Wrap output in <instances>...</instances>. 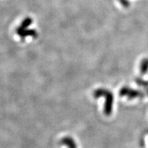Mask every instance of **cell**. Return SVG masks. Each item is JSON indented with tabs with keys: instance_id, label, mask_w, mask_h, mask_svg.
Segmentation results:
<instances>
[{
	"instance_id": "52a82bcc",
	"label": "cell",
	"mask_w": 148,
	"mask_h": 148,
	"mask_svg": "<svg viewBox=\"0 0 148 148\" xmlns=\"http://www.w3.org/2000/svg\"><path fill=\"white\" fill-rule=\"evenodd\" d=\"M120 3L122 4V6L124 8H128L130 5V2L128 0H119Z\"/></svg>"
},
{
	"instance_id": "277c9868",
	"label": "cell",
	"mask_w": 148,
	"mask_h": 148,
	"mask_svg": "<svg viewBox=\"0 0 148 148\" xmlns=\"http://www.w3.org/2000/svg\"><path fill=\"white\" fill-rule=\"evenodd\" d=\"M61 145L66 146L67 148H77L75 141L71 136L64 137L61 140Z\"/></svg>"
},
{
	"instance_id": "6da1fadb",
	"label": "cell",
	"mask_w": 148,
	"mask_h": 148,
	"mask_svg": "<svg viewBox=\"0 0 148 148\" xmlns=\"http://www.w3.org/2000/svg\"><path fill=\"white\" fill-rule=\"evenodd\" d=\"M93 96L95 98L100 97L105 98L104 112L106 115H110L112 112L113 103L114 101L112 92L106 88H98L93 92Z\"/></svg>"
},
{
	"instance_id": "3957f363",
	"label": "cell",
	"mask_w": 148,
	"mask_h": 148,
	"mask_svg": "<svg viewBox=\"0 0 148 148\" xmlns=\"http://www.w3.org/2000/svg\"><path fill=\"white\" fill-rule=\"evenodd\" d=\"M16 32L17 35L21 37L22 39H24L27 36H32L35 38L38 37V33L36 30L34 29H27L19 27L17 29Z\"/></svg>"
},
{
	"instance_id": "5b68a950",
	"label": "cell",
	"mask_w": 148,
	"mask_h": 148,
	"mask_svg": "<svg viewBox=\"0 0 148 148\" xmlns=\"http://www.w3.org/2000/svg\"><path fill=\"white\" fill-rule=\"evenodd\" d=\"M148 72V58L143 59L140 64V72L142 75H145Z\"/></svg>"
},
{
	"instance_id": "8992f818",
	"label": "cell",
	"mask_w": 148,
	"mask_h": 148,
	"mask_svg": "<svg viewBox=\"0 0 148 148\" xmlns=\"http://www.w3.org/2000/svg\"><path fill=\"white\" fill-rule=\"evenodd\" d=\"M32 22H33V20H32V18L27 17L22 22L21 27L22 28H24V29H27V27H29L30 25H32Z\"/></svg>"
},
{
	"instance_id": "7a4b0ae2",
	"label": "cell",
	"mask_w": 148,
	"mask_h": 148,
	"mask_svg": "<svg viewBox=\"0 0 148 148\" xmlns=\"http://www.w3.org/2000/svg\"><path fill=\"white\" fill-rule=\"evenodd\" d=\"M119 95L121 96H126L130 99H134L137 98H141L143 96V92L131 88L124 86L120 89Z\"/></svg>"
}]
</instances>
